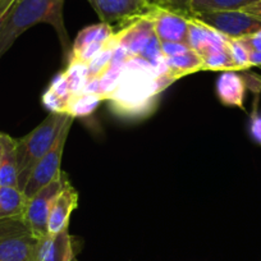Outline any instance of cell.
Here are the masks:
<instances>
[{"label":"cell","mask_w":261,"mask_h":261,"mask_svg":"<svg viewBox=\"0 0 261 261\" xmlns=\"http://www.w3.org/2000/svg\"><path fill=\"white\" fill-rule=\"evenodd\" d=\"M170 84L173 80L167 71L160 72L141 58H132L105 100L119 117L140 118L152 112L159 94Z\"/></svg>","instance_id":"6da1fadb"},{"label":"cell","mask_w":261,"mask_h":261,"mask_svg":"<svg viewBox=\"0 0 261 261\" xmlns=\"http://www.w3.org/2000/svg\"><path fill=\"white\" fill-rule=\"evenodd\" d=\"M64 0H19L0 31V59L23 32L39 23L50 24L57 32L64 63L71 57V42L63 17Z\"/></svg>","instance_id":"7a4b0ae2"},{"label":"cell","mask_w":261,"mask_h":261,"mask_svg":"<svg viewBox=\"0 0 261 261\" xmlns=\"http://www.w3.org/2000/svg\"><path fill=\"white\" fill-rule=\"evenodd\" d=\"M68 113H49L36 128L17 140V168L18 188L23 191L35 165L51 150L64 125L72 119Z\"/></svg>","instance_id":"3957f363"},{"label":"cell","mask_w":261,"mask_h":261,"mask_svg":"<svg viewBox=\"0 0 261 261\" xmlns=\"http://www.w3.org/2000/svg\"><path fill=\"white\" fill-rule=\"evenodd\" d=\"M39 240L23 217L0 219V261H35Z\"/></svg>","instance_id":"277c9868"},{"label":"cell","mask_w":261,"mask_h":261,"mask_svg":"<svg viewBox=\"0 0 261 261\" xmlns=\"http://www.w3.org/2000/svg\"><path fill=\"white\" fill-rule=\"evenodd\" d=\"M68 180V175L62 172L51 183L41 188L27 201L23 213V220L37 238H42L49 234L47 219H49L50 207H51L55 196L62 191Z\"/></svg>","instance_id":"5b68a950"},{"label":"cell","mask_w":261,"mask_h":261,"mask_svg":"<svg viewBox=\"0 0 261 261\" xmlns=\"http://www.w3.org/2000/svg\"><path fill=\"white\" fill-rule=\"evenodd\" d=\"M73 119L74 118L68 120V123L64 125V128L60 132L59 137H58L57 142L51 147V150L32 169L29 180H27L26 186L23 188V193L26 195L27 199H31L32 196L36 195L45 186L51 183L62 173L60 164H62L63 152H64L65 142L68 139Z\"/></svg>","instance_id":"8992f818"},{"label":"cell","mask_w":261,"mask_h":261,"mask_svg":"<svg viewBox=\"0 0 261 261\" xmlns=\"http://www.w3.org/2000/svg\"><path fill=\"white\" fill-rule=\"evenodd\" d=\"M192 17L229 39H241L261 29V21L242 11L202 12L193 14Z\"/></svg>","instance_id":"52a82bcc"},{"label":"cell","mask_w":261,"mask_h":261,"mask_svg":"<svg viewBox=\"0 0 261 261\" xmlns=\"http://www.w3.org/2000/svg\"><path fill=\"white\" fill-rule=\"evenodd\" d=\"M101 22L112 26L119 23L120 29L134 19L145 16L154 4L151 0H87Z\"/></svg>","instance_id":"ba28073f"},{"label":"cell","mask_w":261,"mask_h":261,"mask_svg":"<svg viewBox=\"0 0 261 261\" xmlns=\"http://www.w3.org/2000/svg\"><path fill=\"white\" fill-rule=\"evenodd\" d=\"M146 16L151 19L155 35L160 42H186L187 44L190 16L155 6V4L147 12Z\"/></svg>","instance_id":"9c48e42d"},{"label":"cell","mask_w":261,"mask_h":261,"mask_svg":"<svg viewBox=\"0 0 261 261\" xmlns=\"http://www.w3.org/2000/svg\"><path fill=\"white\" fill-rule=\"evenodd\" d=\"M117 46L123 47L132 58H140L146 47L156 39L154 26L149 17H139L123 26L114 35Z\"/></svg>","instance_id":"30bf717a"},{"label":"cell","mask_w":261,"mask_h":261,"mask_svg":"<svg viewBox=\"0 0 261 261\" xmlns=\"http://www.w3.org/2000/svg\"><path fill=\"white\" fill-rule=\"evenodd\" d=\"M80 250V240L67 229L40 238L35 261H74Z\"/></svg>","instance_id":"8fae6325"},{"label":"cell","mask_w":261,"mask_h":261,"mask_svg":"<svg viewBox=\"0 0 261 261\" xmlns=\"http://www.w3.org/2000/svg\"><path fill=\"white\" fill-rule=\"evenodd\" d=\"M228 40L229 37L224 36L213 27L207 26L195 17H190L187 44L193 51L200 55L201 59L227 49Z\"/></svg>","instance_id":"7c38bea8"},{"label":"cell","mask_w":261,"mask_h":261,"mask_svg":"<svg viewBox=\"0 0 261 261\" xmlns=\"http://www.w3.org/2000/svg\"><path fill=\"white\" fill-rule=\"evenodd\" d=\"M79 206V192L72 186L71 180L65 183L59 193L55 196L50 207L47 219V233L57 234L68 229L71 215Z\"/></svg>","instance_id":"4fadbf2b"},{"label":"cell","mask_w":261,"mask_h":261,"mask_svg":"<svg viewBox=\"0 0 261 261\" xmlns=\"http://www.w3.org/2000/svg\"><path fill=\"white\" fill-rule=\"evenodd\" d=\"M246 82L234 71L223 72L217 81V94L220 102L227 107L243 109Z\"/></svg>","instance_id":"5bb4252c"},{"label":"cell","mask_w":261,"mask_h":261,"mask_svg":"<svg viewBox=\"0 0 261 261\" xmlns=\"http://www.w3.org/2000/svg\"><path fill=\"white\" fill-rule=\"evenodd\" d=\"M165 64H167V74L173 80V82L195 72L205 71L204 62L200 55L192 49L175 57L165 58Z\"/></svg>","instance_id":"9a60e30c"},{"label":"cell","mask_w":261,"mask_h":261,"mask_svg":"<svg viewBox=\"0 0 261 261\" xmlns=\"http://www.w3.org/2000/svg\"><path fill=\"white\" fill-rule=\"evenodd\" d=\"M17 140L4 135V152L0 162V187H18Z\"/></svg>","instance_id":"2e32d148"},{"label":"cell","mask_w":261,"mask_h":261,"mask_svg":"<svg viewBox=\"0 0 261 261\" xmlns=\"http://www.w3.org/2000/svg\"><path fill=\"white\" fill-rule=\"evenodd\" d=\"M27 201L18 187H0V219L23 217Z\"/></svg>","instance_id":"e0dca14e"},{"label":"cell","mask_w":261,"mask_h":261,"mask_svg":"<svg viewBox=\"0 0 261 261\" xmlns=\"http://www.w3.org/2000/svg\"><path fill=\"white\" fill-rule=\"evenodd\" d=\"M114 34L115 30L113 29V26L104 23V22L85 27L77 35L76 40H74L73 45H72L71 53L77 51V50L82 49L84 46L95 44V42H108L109 40H112Z\"/></svg>","instance_id":"ac0fdd59"},{"label":"cell","mask_w":261,"mask_h":261,"mask_svg":"<svg viewBox=\"0 0 261 261\" xmlns=\"http://www.w3.org/2000/svg\"><path fill=\"white\" fill-rule=\"evenodd\" d=\"M260 0H191V14L217 11H242Z\"/></svg>","instance_id":"d6986e66"},{"label":"cell","mask_w":261,"mask_h":261,"mask_svg":"<svg viewBox=\"0 0 261 261\" xmlns=\"http://www.w3.org/2000/svg\"><path fill=\"white\" fill-rule=\"evenodd\" d=\"M64 74L67 80H68L72 96L81 94L90 80L87 64L77 62V60H69L68 64H67V69L64 71Z\"/></svg>","instance_id":"ffe728a7"},{"label":"cell","mask_w":261,"mask_h":261,"mask_svg":"<svg viewBox=\"0 0 261 261\" xmlns=\"http://www.w3.org/2000/svg\"><path fill=\"white\" fill-rule=\"evenodd\" d=\"M102 100L104 99L100 95L87 94V92L72 96L68 104V114L73 118L87 117L95 112V109L99 107Z\"/></svg>","instance_id":"44dd1931"},{"label":"cell","mask_w":261,"mask_h":261,"mask_svg":"<svg viewBox=\"0 0 261 261\" xmlns=\"http://www.w3.org/2000/svg\"><path fill=\"white\" fill-rule=\"evenodd\" d=\"M115 47H117V45H110V46L105 47L102 51H100L99 54L87 64L90 80L99 79V77H101L102 74L108 71L110 63H112L113 53H114Z\"/></svg>","instance_id":"7402d4cb"},{"label":"cell","mask_w":261,"mask_h":261,"mask_svg":"<svg viewBox=\"0 0 261 261\" xmlns=\"http://www.w3.org/2000/svg\"><path fill=\"white\" fill-rule=\"evenodd\" d=\"M228 49H229L230 57H232L238 71L251 68L250 59H248L250 51L237 39H229V41H228Z\"/></svg>","instance_id":"603a6c76"},{"label":"cell","mask_w":261,"mask_h":261,"mask_svg":"<svg viewBox=\"0 0 261 261\" xmlns=\"http://www.w3.org/2000/svg\"><path fill=\"white\" fill-rule=\"evenodd\" d=\"M42 104L50 113H68L69 101L58 96L50 89H47L42 95Z\"/></svg>","instance_id":"cb8c5ba5"},{"label":"cell","mask_w":261,"mask_h":261,"mask_svg":"<svg viewBox=\"0 0 261 261\" xmlns=\"http://www.w3.org/2000/svg\"><path fill=\"white\" fill-rule=\"evenodd\" d=\"M49 89L51 91H54L58 96L63 97L64 100L69 101L72 97L71 95V90H69V85H68V80L65 77L64 72H60V73L55 74L54 79H53L51 84H50Z\"/></svg>","instance_id":"d4e9b609"},{"label":"cell","mask_w":261,"mask_h":261,"mask_svg":"<svg viewBox=\"0 0 261 261\" xmlns=\"http://www.w3.org/2000/svg\"><path fill=\"white\" fill-rule=\"evenodd\" d=\"M151 3L192 17V14H191V0H151Z\"/></svg>","instance_id":"484cf974"},{"label":"cell","mask_w":261,"mask_h":261,"mask_svg":"<svg viewBox=\"0 0 261 261\" xmlns=\"http://www.w3.org/2000/svg\"><path fill=\"white\" fill-rule=\"evenodd\" d=\"M160 46H162V51L165 58L183 54V53L191 49L188 46V44H186V42H160Z\"/></svg>","instance_id":"4316f807"},{"label":"cell","mask_w":261,"mask_h":261,"mask_svg":"<svg viewBox=\"0 0 261 261\" xmlns=\"http://www.w3.org/2000/svg\"><path fill=\"white\" fill-rule=\"evenodd\" d=\"M250 53L261 51V29L253 34L237 39Z\"/></svg>","instance_id":"83f0119b"},{"label":"cell","mask_w":261,"mask_h":261,"mask_svg":"<svg viewBox=\"0 0 261 261\" xmlns=\"http://www.w3.org/2000/svg\"><path fill=\"white\" fill-rule=\"evenodd\" d=\"M19 0H0V31L3 30L7 19Z\"/></svg>","instance_id":"f1b7e54d"},{"label":"cell","mask_w":261,"mask_h":261,"mask_svg":"<svg viewBox=\"0 0 261 261\" xmlns=\"http://www.w3.org/2000/svg\"><path fill=\"white\" fill-rule=\"evenodd\" d=\"M242 12L250 14V16L258 19V21H261V0L260 2H256V3L251 4V6L246 7V8H243Z\"/></svg>","instance_id":"f546056e"},{"label":"cell","mask_w":261,"mask_h":261,"mask_svg":"<svg viewBox=\"0 0 261 261\" xmlns=\"http://www.w3.org/2000/svg\"><path fill=\"white\" fill-rule=\"evenodd\" d=\"M252 135L258 142H261V118L255 117L252 118Z\"/></svg>","instance_id":"4dcf8cb0"},{"label":"cell","mask_w":261,"mask_h":261,"mask_svg":"<svg viewBox=\"0 0 261 261\" xmlns=\"http://www.w3.org/2000/svg\"><path fill=\"white\" fill-rule=\"evenodd\" d=\"M248 59H250L251 67H253V65H261V51L250 53Z\"/></svg>","instance_id":"1f68e13d"},{"label":"cell","mask_w":261,"mask_h":261,"mask_svg":"<svg viewBox=\"0 0 261 261\" xmlns=\"http://www.w3.org/2000/svg\"><path fill=\"white\" fill-rule=\"evenodd\" d=\"M4 135L6 134L0 132V162H2V156H3L4 152Z\"/></svg>","instance_id":"d6a6232c"}]
</instances>
